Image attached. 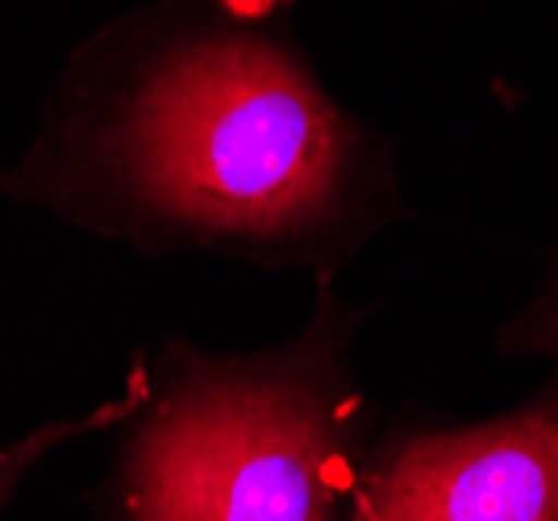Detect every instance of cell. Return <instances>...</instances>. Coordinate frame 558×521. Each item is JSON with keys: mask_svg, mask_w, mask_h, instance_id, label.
Listing matches in <instances>:
<instances>
[{"mask_svg": "<svg viewBox=\"0 0 558 521\" xmlns=\"http://www.w3.org/2000/svg\"><path fill=\"white\" fill-rule=\"evenodd\" d=\"M17 205L138 255H221L329 288L404 217L384 130L350 113L296 0H142L71 50Z\"/></svg>", "mask_w": 558, "mask_h": 521, "instance_id": "1", "label": "cell"}, {"mask_svg": "<svg viewBox=\"0 0 558 521\" xmlns=\"http://www.w3.org/2000/svg\"><path fill=\"white\" fill-rule=\"evenodd\" d=\"M375 305L317 288L301 330L263 351L167 338L96 509L105 521H350L379 438L354 372Z\"/></svg>", "mask_w": 558, "mask_h": 521, "instance_id": "2", "label": "cell"}, {"mask_svg": "<svg viewBox=\"0 0 558 521\" xmlns=\"http://www.w3.org/2000/svg\"><path fill=\"white\" fill-rule=\"evenodd\" d=\"M350 521H558V367L496 417L384 426Z\"/></svg>", "mask_w": 558, "mask_h": 521, "instance_id": "3", "label": "cell"}, {"mask_svg": "<svg viewBox=\"0 0 558 521\" xmlns=\"http://www.w3.org/2000/svg\"><path fill=\"white\" fill-rule=\"evenodd\" d=\"M496 347L509 359H546L558 367V242L542 263V280L525 296V305L500 326Z\"/></svg>", "mask_w": 558, "mask_h": 521, "instance_id": "5", "label": "cell"}, {"mask_svg": "<svg viewBox=\"0 0 558 521\" xmlns=\"http://www.w3.org/2000/svg\"><path fill=\"white\" fill-rule=\"evenodd\" d=\"M146 401V363L142 355H134L130 363V376L121 384L113 401H100L88 413H75V417H50V422H38V426L13 438V443H0V518L4 509L13 505L17 488H22L29 472L47 459L50 450L68 447L75 438H88V434H105V429H121L134 413L138 404Z\"/></svg>", "mask_w": 558, "mask_h": 521, "instance_id": "4", "label": "cell"}]
</instances>
